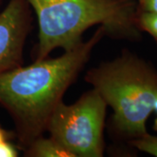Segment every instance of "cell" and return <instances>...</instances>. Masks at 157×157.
Here are the masks:
<instances>
[{
    "label": "cell",
    "instance_id": "obj_4",
    "mask_svg": "<svg viewBox=\"0 0 157 157\" xmlns=\"http://www.w3.org/2000/svg\"><path fill=\"white\" fill-rule=\"evenodd\" d=\"M107 107L94 88L73 104L62 101L52 113L46 131L73 157H101Z\"/></svg>",
    "mask_w": 157,
    "mask_h": 157
},
{
    "label": "cell",
    "instance_id": "obj_11",
    "mask_svg": "<svg viewBox=\"0 0 157 157\" xmlns=\"http://www.w3.org/2000/svg\"><path fill=\"white\" fill-rule=\"evenodd\" d=\"M11 133L7 132L6 129H4L0 125V144L6 140H11Z\"/></svg>",
    "mask_w": 157,
    "mask_h": 157
},
{
    "label": "cell",
    "instance_id": "obj_3",
    "mask_svg": "<svg viewBox=\"0 0 157 157\" xmlns=\"http://www.w3.org/2000/svg\"><path fill=\"white\" fill-rule=\"evenodd\" d=\"M85 80L112 107V126L119 136L131 140L147 134L146 123L157 96V71L124 51L113 60L90 69Z\"/></svg>",
    "mask_w": 157,
    "mask_h": 157
},
{
    "label": "cell",
    "instance_id": "obj_10",
    "mask_svg": "<svg viewBox=\"0 0 157 157\" xmlns=\"http://www.w3.org/2000/svg\"><path fill=\"white\" fill-rule=\"evenodd\" d=\"M137 11L157 14V0H138Z\"/></svg>",
    "mask_w": 157,
    "mask_h": 157
},
{
    "label": "cell",
    "instance_id": "obj_6",
    "mask_svg": "<svg viewBox=\"0 0 157 157\" xmlns=\"http://www.w3.org/2000/svg\"><path fill=\"white\" fill-rule=\"evenodd\" d=\"M28 157H73V155L52 137L43 135L37 138L25 150Z\"/></svg>",
    "mask_w": 157,
    "mask_h": 157
},
{
    "label": "cell",
    "instance_id": "obj_1",
    "mask_svg": "<svg viewBox=\"0 0 157 157\" xmlns=\"http://www.w3.org/2000/svg\"><path fill=\"white\" fill-rule=\"evenodd\" d=\"M105 35L100 25L87 41L61 56L0 74V104L14 122L19 148L25 150L46 131L54 109Z\"/></svg>",
    "mask_w": 157,
    "mask_h": 157
},
{
    "label": "cell",
    "instance_id": "obj_14",
    "mask_svg": "<svg viewBox=\"0 0 157 157\" xmlns=\"http://www.w3.org/2000/svg\"><path fill=\"white\" fill-rule=\"evenodd\" d=\"M2 3H3V1L2 0H0V9H1V6H2Z\"/></svg>",
    "mask_w": 157,
    "mask_h": 157
},
{
    "label": "cell",
    "instance_id": "obj_8",
    "mask_svg": "<svg viewBox=\"0 0 157 157\" xmlns=\"http://www.w3.org/2000/svg\"><path fill=\"white\" fill-rule=\"evenodd\" d=\"M128 142L131 146L140 151L157 157V136L149 135L147 133L140 138L129 140Z\"/></svg>",
    "mask_w": 157,
    "mask_h": 157
},
{
    "label": "cell",
    "instance_id": "obj_12",
    "mask_svg": "<svg viewBox=\"0 0 157 157\" xmlns=\"http://www.w3.org/2000/svg\"><path fill=\"white\" fill-rule=\"evenodd\" d=\"M154 111L157 113V96L155 97V100L154 102Z\"/></svg>",
    "mask_w": 157,
    "mask_h": 157
},
{
    "label": "cell",
    "instance_id": "obj_13",
    "mask_svg": "<svg viewBox=\"0 0 157 157\" xmlns=\"http://www.w3.org/2000/svg\"><path fill=\"white\" fill-rule=\"evenodd\" d=\"M154 130L155 131H157V118L155 120V122H154Z\"/></svg>",
    "mask_w": 157,
    "mask_h": 157
},
{
    "label": "cell",
    "instance_id": "obj_7",
    "mask_svg": "<svg viewBox=\"0 0 157 157\" xmlns=\"http://www.w3.org/2000/svg\"><path fill=\"white\" fill-rule=\"evenodd\" d=\"M136 25L140 32L150 34L157 45V14L137 11Z\"/></svg>",
    "mask_w": 157,
    "mask_h": 157
},
{
    "label": "cell",
    "instance_id": "obj_9",
    "mask_svg": "<svg viewBox=\"0 0 157 157\" xmlns=\"http://www.w3.org/2000/svg\"><path fill=\"white\" fill-rule=\"evenodd\" d=\"M18 155V147L6 140L0 144V157H17Z\"/></svg>",
    "mask_w": 157,
    "mask_h": 157
},
{
    "label": "cell",
    "instance_id": "obj_5",
    "mask_svg": "<svg viewBox=\"0 0 157 157\" xmlns=\"http://www.w3.org/2000/svg\"><path fill=\"white\" fill-rule=\"evenodd\" d=\"M33 16L26 0H10L0 11V74L23 66Z\"/></svg>",
    "mask_w": 157,
    "mask_h": 157
},
{
    "label": "cell",
    "instance_id": "obj_2",
    "mask_svg": "<svg viewBox=\"0 0 157 157\" xmlns=\"http://www.w3.org/2000/svg\"><path fill=\"white\" fill-rule=\"evenodd\" d=\"M39 23L35 60H41L56 48L72 50L82 43L90 27L104 26L114 39L139 40L135 0H26Z\"/></svg>",
    "mask_w": 157,
    "mask_h": 157
}]
</instances>
